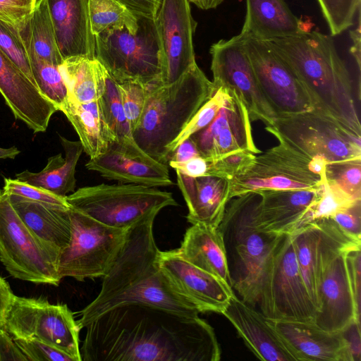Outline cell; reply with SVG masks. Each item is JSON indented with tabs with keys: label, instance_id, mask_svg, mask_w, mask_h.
Returning a JSON list of instances; mask_svg holds the SVG:
<instances>
[{
	"label": "cell",
	"instance_id": "74e56055",
	"mask_svg": "<svg viewBox=\"0 0 361 361\" xmlns=\"http://www.w3.org/2000/svg\"><path fill=\"white\" fill-rule=\"evenodd\" d=\"M227 94L228 90L225 88L216 89L212 97L199 109L178 137L168 147V159L169 154L181 142L212 123L223 105Z\"/></svg>",
	"mask_w": 361,
	"mask_h": 361
},
{
	"label": "cell",
	"instance_id": "d590c367",
	"mask_svg": "<svg viewBox=\"0 0 361 361\" xmlns=\"http://www.w3.org/2000/svg\"><path fill=\"white\" fill-rule=\"evenodd\" d=\"M91 29L94 36L109 30L126 28L136 32L137 18L116 0H88Z\"/></svg>",
	"mask_w": 361,
	"mask_h": 361
},
{
	"label": "cell",
	"instance_id": "836d02e7",
	"mask_svg": "<svg viewBox=\"0 0 361 361\" xmlns=\"http://www.w3.org/2000/svg\"><path fill=\"white\" fill-rule=\"evenodd\" d=\"M18 29L27 51L56 66L63 62L46 0L37 1L33 11Z\"/></svg>",
	"mask_w": 361,
	"mask_h": 361
},
{
	"label": "cell",
	"instance_id": "30bf717a",
	"mask_svg": "<svg viewBox=\"0 0 361 361\" xmlns=\"http://www.w3.org/2000/svg\"><path fill=\"white\" fill-rule=\"evenodd\" d=\"M258 305L272 321L314 322L317 309L302 276L291 235H284L264 276Z\"/></svg>",
	"mask_w": 361,
	"mask_h": 361
},
{
	"label": "cell",
	"instance_id": "5b68a950",
	"mask_svg": "<svg viewBox=\"0 0 361 361\" xmlns=\"http://www.w3.org/2000/svg\"><path fill=\"white\" fill-rule=\"evenodd\" d=\"M261 195L248 192L231 199L218 226L226 251L233 290L256 307L261 286L275 249L284 235L263 232L257 226Z\"/></svg>",
	"mask_w": 361,
	"mask_h": 361
},
{
	"label": "cell",
	"instance_id": "680465c9",
	"mask_svg": "<svg viewBox=\"0 0 361 361\" xmlns=\"http://www.w3.org/2000/svg\"><path fill=\"white\" fill-rule=\"evenodd\" d=\"M20 152V150L15 146L9 148L0 147V159H14Z\"/></svg>",
	"mask_w": 361,
	"mask_h": 361
},
{
	"label": "cell",
	"instance_id": "e0dca14e",
	"mask_svg": "<svg viewBox=\"0 0 361 361\" xmlns=\"http://www.w3.org/2000/svg\"><path fill=\"white\" fill-rule=\"evenodd\" d=\"M227 90L225 101L212 123L190 137L200 156L209 161L238 151L261 152L254 142L245 106L233 91Z\"/></svg>",
	"mask_w": 361,
	"mask_h": 361
},
{
	"label": "cell",
	"instance_id": "d6986e66",
	"mask_svg": "<svg viewBox=\"0 0 361 361\" xmlns=\"http://www.w3.org/2000/svg\"><path fill=\"white\" fill-rule=\"evenodd\" d=\"M348 249L334 250L326 256L319 279L314 323L329 332H340L353 321L360 324L348 276L345 252Z\"/></svg>",
	"mask_w": 361,
	"mask_h": 361
},
{
	"label": "cell",
	"instance_id": "8992f818",
	"mask_svg": "<svg viewBox=\"0 0 361 361\" xmlns=\"http://www.w3.org/2000/svg\"><path fill=\"white\" fill-rule=\"evenodd\" d=\"M70 207L107 226L128 230L164 207L177 206L172 193L140 184H99L66 196Z\"/></svg>",
	"mask_w": 361,
	"mask_h": 361
},
{
	"label": "cell",
	"instance_id": "ba28073f",
	"mask_svg": "<svg viewBox=\"0 0 361 361\" xmlns=\"http://www.w3.org/2000/svg\"><path fill=\"white\" fill-rule=\"evenodd\" d=\"M266 130L279 141L328 164L361 159V135L315 110L276 116Z\"/></svg>",
	"mask_w": 361,
	"mask_h": 361
},
{
	"label": "cell",
	"instance_id": "4fadbf2b",
	"mask_svg": "<svg viewBox=\"0 0 361 361\" xmlns=\"http://www.w3.org/2000/svg\"><path fill=\"white\" fill-rule=\"evenodd\" d=\"M259 155L230 180L231 197L262 190L318 189L324 177L309 167L310 158L282 141Z\"/></svg>",
	"mask_w": 361,
	"mask_h": 361
},
{
	"label": "cell",
	"instance_id": "6da1fadb",
	"mask_svg": "<svg viewBox=\"0 0 361 361\" xmlns=\"http://www.w3.org/2000/svg\"><path fill=\"white\" fill-rule=\"evenodd\" d=\"M82 361H219L214 329L203 319L145 304L112 308L85 327Z\"/></svg>",
	"mask_w": 361,
	"mask_h": 361
},
{
	"label": "cell",
	"instance_id": "60d3db41",
	"mask_svg": "<svg viewBox=\"0 0 361 361\" xmlns=\"http://www.w3.org/2000/svg\"><path fill=\"white\" fill-rule=\"evenodd\" d=\"M326 179L356 200H361V159L327 164Z\"/></svg>",
	"mask_w": 361,
	"mask_h": 361
},
{
	"label": "cell",
	"instance_id": "d4e9b609",
	"mask_svg": "<svg viewBox=\"0 0 361 361\" xmlns=\"http://www.w3.org/2000/svg\"><path fill=\"white\" fill-rule=\"evenodd\" d=\"M270 321L298 361H351L341 331H324L314 322Z\"/></svg>",
	"mask_w": 361,
	"mask_h": 361
},
{
	"label": "cell",
	"instance_id": "484cf974",
	"mask_svg": "<svg viewBox=\"0 0 361 361\" xmlns=\"http://www.w3.org/2000/svg\"><path fill=\"white\" fill-rule=\"evenodd\" d=\"M176 172L177 185L188 209V221L218 228L231 199L230 180L215 176L191 177Z\"/></svg>",
	"mask_w": 361,
	"mask_h": 361
},
{
	"label": "cell",
	"instance_id": "f1b7e54d",
	"mask_svg": "<svg viewBox=\"0 0 361 361\" xmlns=\"http://www.w3.org/2000/svg\"><path fill=\"white\" fill-rule=\"evenodd\" d=\"M309 30L284 0H246L245 19L240 36L262 40L283 38Z\"/></svg>",
	"mask_w": 361,
	"mask_h": 361
},
{
	"label": "cell",
	"instance_id": "ac0fdd59",
	"mask_svg": "<svg viewBox=\"0 0 361 361\" xmlns=\"http://www.w3.org/2000/svg\"><path fill=\"white\" fill-rule=\"evenodd\" d=\"M159 264L174 290L200 312L222 314L235 294L218 278L183 259L177 249L161 251Z\"/></svg>",
	"mask_w": 361,
	"mask_h": 361
},
{
	"label": "cell",
	"instance_id": "7bdbcfd3",
	"mask_svg": "<svg viewBox=\"0 0 361 361\" xmlns=\"http://www.w3.org/2000/svg\"><path fill=\"white\" fill-rule=\"evenodd\" d=\"M116 84L124 113L133 132L140 120L148 86L133 81Z\"/></svg>",
	"mask_w": 361,
	"mask_h": 361
},
{
	"label": "cell",
	"instance_id": "f907efd6",
	"mask_svg": "<svg viewBox=\"0 0 361 361\" xmlns=\"http://www.w3.org/2000/svg\"><path fill=\"white\" fill-rule=\"evenodd\" d=\"M341 332L345 339L351 361H360V324L353 321Z\"/></svg>",
	"mask_w": 361,
	"mask_h": 361
},
{
	"label": "cell",
	"instance_id": "ab89813d",
	"mask_svg": "<svg viewBox=\"0 0 361 361\" xmlns=\"http://www.w3.org/2000/svg\"><path fill=\"white\" fill-rule=\"evenodd\" d=\"M0 49L20 69L32 82L36 85L32 74L27 49L19 29L1 20Z\"/></svg>",
	"mask_w": 361,
	"mask_h": 361
},
{
	"label": "cell",
	"instance_id": "9f6ffc18",
	"mask_svg": "<svg viewBox=\"0 0 361 361\" xmlns=\"http://www.w3.org/2000/svg\"><path fill=\"white\" fill-rule=\"evenodd\" d=\"M13 296L9 284L0 276V329H4L5 317Z\"/></svg>",
	"mask_w": 361,
	"mask_h": 361
},
{
	"label": "cell",
	"instance_id": "277c9868",
	"mask_svg": "<svg viewBox=\"0 0 361 361\" xmlns=\"http://www.w3.org/2000/svg\"><path fill=\"white\" fill-rule=\"evenodd\" d=\"M215 91L196 63L173 83L148 86L140 120L133 131L137 145L167 166L168 147Z\"/></svg>",
	"mask_w": 361,
	"mask_h": 361
},
{
	"label": "cell",
	"instance_id": "4dcf8cb0",
	"mask_svg": "<svg viewBox=\"0 0 361 361\" xmlns=\"http://www.w3.org/2000/svg\"><path fill=\"white\" fill-rule=\"evenodd\" d=\"M96 70L99 90L98 101L116 141L111 149L117 150L135 159L155 161L143 152L135 142L132 129L120 99L116 82L97 60Z\"/></svg>",
	"mask_w": 361,
	"mask_h": 361
},
{
	"label": "cell",
	"instance_id": "f546056e",
	"mask_svg": "<svg viewBox=\"0 0 361 361\" xmlns=\"http://www.w3.org/2000/svg\"><path fill=\"white\" fill-rule=\"evenodd\" d=\"M11 202L27 227L59 253L71 238L69 209H59L10 195Z\"/></svg>",
	"mask_w": 361,
	"mask_h": 361
},
{
	"label": "cell",
	"instance_id": "7c38bea8",
	"mask_svg": "<svg viewBox=\"0 0 361 361\" xmlns=\"http://www.w3.org/2000/svg\"><path fill=\"white\" fill-rule=\"evenodd\" d=\"M4 329L13 339H36L82 361L81 329L66 304L15 295L6 313Z\"/></svg>",
	"mask_w": 361,
	"mask_h": 361
},
{
	"label": "cell",
	"instance_id": "816d5d0a",
	"mask_svg": "<svg viewBox=\"0 0 361 361\" xmlns=\"http://www.w3.org/2000/svg\"><path fill=\"white\" fill-rule=\"evenodd\" d=\"M136 16L154 19L161 0H116Z\"/></svg>",
	"mask_w": 361,
	"mask_h": 361
},
{
	"label": "cell",
	"instance_id": "cb8c5ba5",
	"mask_svg": "<svg viewBox=\"0 0 361 361\" xmlns=\"http://www.w3.org/2000/svg\"><path fill=\"white\" fill-rule=\"evenodd\" d=\"M58 49L63 59H95L88 0H46Z\"/></svg>",
	"mask_w": 361,
	"mask_h": 361
},
{
	"label": "cell",
	"instance_id": "f5cc1de1",
	"mask_svg": "<svg viewBox=\"0 0 361 361\" xmlns=\"http://www.w3.org/2000/svg\"><path fill=\"white\" fill-rule=\"evenodd\" d=\"M168 164L186 176L198 177L207 176L209 161L199 156L185 161L169 162Z\"/></svg>",
	"mask_w": 361,
	"mask_h": 361
},
{
	"label": "cell",
	"instance_id": "9a60e30c",
	"mask_svg": "<svg viewBox=\"0 0 361 361\" xmlns=\"http://www.w3.org/2000/svg\"><path fill=\"white\" fill-rule=\"evenodd\" d=\"M209 53L215 90L233 91L245 106L250 121L271 125L275 114L259 88L242 40L237 35L221 39L211 46Z\"/></svg>",
	"mask_w": 361,
	"mask_h": 361
},
{
	"label": "cell",
	"instance_id": "b9f144b4",
	"mask_svg": "<svg viewBox=\"0 0 361 361\" xmlns=\"http://www.w3.org/2000/svg\"><path fill=\"white\" fill-rule=\"evenodd\" d=\"M360 201L361 200L349 195L324 176L322 195L314 209L313 220L331 217L338 211Z\"/></svg>",
	"mask_w": 361,
	"mask_h": 361
},
{
	"label": "cell",
	"instance_id": "94428289",
	"mask_svg": "<svg viewBox=\"0 0 361 361\" xmlns=\"http://www.w3.org/2000/svg\"><path fill=\"white\" fill-rule=\"evenodd\" d=\"M189 1L195 4L198 7L200 0H189Z\"/></svg>",
	"mask_w": 361,
	"mask_h": 361
},
{
	"label": "cell",
	"instance_id": "91938a15",
	"mask_svg": "<svg viewBox=\"0 0 361 361\" xmlns=\"http://www.w3.org/2000/svg\"><path fill=\"white\" fill-rule=\"evenodd\" d=\"M224 0H200L198 8L203 10L215 8L219 6Z\"/></svg>",
	"mask_w": 361,
	"mask_h": 361
},
{
	"label": "cell",
	"instance_id": "83f0119b",
	"mask_svg": "<svg viewBox=\"0 0 361 361\" xmlns=\"http://www.w3.org/2000/svg\"><path fill=\"white\" fill-rule=\"evenodd\" d=\"M177 251L186 261L214 275L233 289L225 245L219 228L192 224Z\"/></svg>",
	"mask_w": 361,
	"mask_h": 361
},
{
	"label": "cell",
	"instance_id": "7402d4cb",
	"mask_svg": "<svg viewBox=\"0 0 361 361\" xmlns=\"http://www.w3.org/2000/svg\"><path fill=\"white\" fill-rule=\"evenodd\" d=\"M291 236L302 276L317 309L319 281L325 255L333 245L353 238L331 217L314 219Z\"/></svg>",
	"mask_w": 361,
	"mask_h": 361
},
{
	"label": "cell",
	"instance_id": "6f0895ef",
	"mask_svg": "<svg viewBox=\"0 0 361 361\" xmlns=\"http://www.w3.org/2000/svg\"><path fill=\"white\" fill-rule=\"evenodd\" d=\"M357 27L350 32V36L353 42L350 51L355 60L358 71L360 73V11L357 13Z\"/></svg>",
	"mask_w": 361,
	"mask_h": 361
},
{
	"label": "cell",
	"instance_id": "ffe728a7",
	"mask_svg": "<svg viewBox=\"0 0 361 361\" xmlns=\"http://www.w3.org/2000/svg\"><path fill=\"white\" fill-rule=\"evenodd\" d=\"M324 182V181H323ZM318 189L262 190L257 215L259 230L276 235H292L313 220L322 195Z\"/></svg>",
	"mask_w": 361,
	"mask_h": 361
},
{
	"label": "cell",
	"instance_id": "11a10c76",
	"mask_svg": "<svg viewBox=\"0 0 361 361\" xmlns=\"http://www.w3.org/2000/svg\"><path fill=\"white\" fill-rule=\"evenodd\" d=\"M199 156L200 154L195 144L189 137L181 142L169 154L168 164L169 162H183Z\"/></svg>",
	"mask_w": 361,
	"mask_h": 361
},
{
	"label": "cell",
	"instance_id": "8fae6325",
	"mask_svg": "<svg viewBox=\"0 0 361 361\" xmlns=\"http://www.w3.org/2000/svg\"><path fill=\"white\" fill-rule=\"evenodd\" d=\"M69 214L71 238L59 257V277L79 281L102 278L122 247L128 230L107 226L71 207Z\"/></svg>",
	"mask_w": 361,
	"mask_h": 361
},
{
	"label": "cell",
	"instance_id": "ee69618b",
	"mask_svg": "<svg viewBox=\"0 0 361 361\" xmlns=\"http://www.w3.org/2000/svg\"><path fill=\"white\" fill-rule=\"evenodd\" d=\"M4 190L10 195L18 196L27 200L38 202L49 207L67 209L70 208L66 197L56 195L51 192L16 179L4 178Z\"/></svg>",
	"mask_w": 361,
	"mask_h": 361
},
{
	"label": "cell",
	"instance_id": "db71d44e",
	"mask_svg": "<svg viewBox=\"0 0 361 361\" xmlns=\"http://www.w3.org/2000/svg\"><path fill=\"white\" fill-rule=\"evenodd\" d=\"M0 361H28L5 330L0 329Z\"/></svg>",
	"mask_w": 361,
	"mask_h": 361
},
{
	"label": "cell",
	"instance_id": "c3c4849f",
	"mask_svg": "<svg viewBox=\"0 0 361 361\" xmlns=\"http://www.w3.org/2000/svg\"><path fill=\"white\" fill-rule=\"evenodd\" d=\"M37 0H0V20L19 28L33 11Z\"/></svg>",
	"mask_w": 361,
	"mask_h": 361
},
{
	"label": "cell",
	"instance_id": "e575fe53",
	"mask_svg": "<svg viewBox=\"0 0 361 361\" xmlns=\"http://www.w3.org/2000/svg\"><path fill=\"white\" fill-rule=\"evenodd\" d=\"M72 102L86 103L98 99L96 60L85 57L67 59L59 66Z\"/></svg>",
	"mask_w": 361,
	"mask_h": 361
},
{
	"label": "cell",
	"instance_id": "44dd1931",
	"mask_svg": "<svg viewBox=\"0 0 361 361\" xmlns=\"http://www.w3.org/2000/svg\"><path fill=\"white\" fill-rule=\"evenodd\" d=\"M0 94L15 118L34 133L46 131L57 107L0 49Z\"/></svg>",
	"mask_w": 361,
	"mask_h": 361
},
{
	"label": "cell",
	"instance_id": "5bb4252c",
	"mask_svg": "<svg viewBox=\"0 0 361 361\" xmlns=\"http://www.w3.org/2000/svg\"><path fill=\"white\" fill-rule=\"evenodd\" d=\"M237 36L243 42L259 88L276 116L315 109L295 73L266 41L248 35Z\"/></svg>",
	"mask_w": 361,
	"mask_h": 361
},
{
	"label": "cell",
	"instance_id": "f35d334b",
	"mask_svg": "<svg viewBox=\"0 0 361 361\" xmlns=\"http://www.w3.org/2000/svg\"><path fill=\"white\" fill-rule=\"evenodd\" d=\"M331 36L343 32L354 24L361 0H317Z\"/></svg>",
	"mask_w": 361,
	"mask_h": 361
},
{
	"label": "cell",
	"instance_id": "603a6c76",
	"mask_svg": "<svg viewBox=\"0 0 361 361\" xmlns=\"http://www.w3.org/2000/svg\"><path fill=\"white\" fill-rule=\"evenodd\" d=\"M233 324L246 346L259 360L298 361L293 350L271 322L255 307L233 294L222 313Z\"/></svg>",
	"mask_w": 361,
	"mask_h": 361
},
{
	"label": "cell",
	"instance_id": "2e32d148",
	"mask_svg": "<svg viewBox=\"0 0 361 361\" xmlns=\"http://www.w3.org/2000/svg\"><path fill=\"white\" fill-rule=\"evenodd\" d=\"M154 22L161 58L159 84L168 85L196 63L192 39L197 23L189 0H161Z\"/></svg>",
	"mask_w": 361,
	"mask_h": 361
},
{
	"label": "cell",
	"instance_id": "52a82bcc",
	"mask_svg": "<svg viewBox=\"0 0 361 361\" xmlns=\"http://www.w3.org/2000/svg\"><path fill=\"white\" fill-rule=\"evenodd\" d=\"M137 18L135 33L123 28L94 36L95 59L118 83L159 84L161 58L154 19Z\"/></svg>",
	"mask_w": 361,
	"mask_h": 361
},
{
	"label": "cell",
	"instance_id": "9c48e42d",
	"mask_svg": "<svg viewBox=\"0 0 361 361\" xmlns=\"http://www.w3.org/2000/svg\"><path fill=\"white\" fill-rule=\"evenodd\" d=\"M59 252L42 241L24 224L9 195L0 189V261L13 278L59 286Z\"/></svg>",
	"mask_w": 361,
	"mask_h": 361
},
{
	"label": "cell",
	"instance_id": "d6a6232c",
	"mask_svg": "<svg viewBox=\"0 0 361 361\" xmlns=\"http://www.w3.org/2000/svg\"><path fill=\"white\" fill-rule=\"evenodd\" d=\"M59 137L65 157L61 154L51 156L39 172L25 170L16 173L15 179L42 188L61 197H66L74 192L75 169L83 147L80 140H69L61 135Z\"/></svg>",
	"mask_w": 361,
	"mask_h": 361
},
{
	"label": "cell",
	"instance_id": "f6af8a7d",
	"mask_svg": "<svg viewBox=\"0 0 361 361\" xmlns=\"http://www.w3.org/2000/svg\"><path fill=\"white\" fill-rule=\"evenodd\" d=\"M256 154L248 151H238L217 160L209 161L207 176H215L228 180L243 172Z\"/></svg>",
	"mask_w": 361,
	"mask_h": 361
},
{
	"label": "cell",
	"instance_id": "7dc6e473",
	"mask_svg": "<svg viewBox=\"0 0 361 361\" xmlns=\"http://www.w3.org/2000/svg\"><path fill=\"white\" fill-rule=\"evenodd\" d=\"M345 259L348 280L353 298L357 320L360 322L361 253L360 245L347 250Z\"/></svg>",
	"mask_w": 361,
	"mask_h": 361
},
{
	"label": "cell",
	"instance_id": "bcb514c9",
	"mask_svg": "<svg viewBox=\"0 0 361 361\" xmlns=\"http://www.w3.org/2000/svg\"><path fill=\"white\" fill-rule=\"evenodd\" d=\"M28 361H75L63 351L36 339H13Z\"/></svg>",
	"mask_w": 361,
	"mask_h": 361
},
{
	"label": "cell",
	"instance_id": "1f68e13d",
	"mask_svg": "<svg viewBox=\"0 0 361 361\" xmlns=\"http://www.w3.org/2000/svg\"><path fill=\"white\" fill-rule=\"evenodd\" d=\"M70 121L83 151L90 159L94 158L115 145V137L109 128L98 99L77 103L67 99L59 108Z\"/></svg>",
	"mask_w": 361,
	"mask_h": 361
},
{
	"label": "cell",
	"instance_id": "681fc988",
	"mask_svg": "<svg viewBox=\"0 0 361 361\" xmlns=\"http://www.w3.org/2000/svg\"><path fill=\"white\" fill-rule=\"evenodd\" d=\"M331 218L348 235L361 240V201L338 211Z\"/></svg>",
	"mask_w": 361,
	"mask_h": 361
},
{
	"label": "cell",
	"instance_id": "7a4b0ae2",
	"mask_svg": "<svg viewBox=\"0 0 361 361\" xmlns=\"http://www.w3.org/2000/svg\"><path fill=\"white\" fill-rule=\"evenodd\" d=\"M151 216L127 231L125 242L102 276L97 297L80 312V329L105 312L127 304L140 303L187 317H198V310L172 287L159 264Z\"/></svg>",
	"mask_w": 361,
	"mask_h": 361
},
{
	"label": "cell",
	"instance_id": "3957f363",
	"mask_svg": "<svg viewBox=\"0 0 361 361\" xmlns=\"http://www.w3.org/2000/svg\"><path fill=\"white\" fill-rule=\"evenodd\" d=\"M264 41L295 73L315 110L360 135V87L338 55L332 36L307 30Z\"/></svg>",
	"mask_w": 361,
	"mask_h": 361
},
{
	"label": "cell",
	"instance_id": "8d00e7d4",
	"mask_svg": "<svg viewBox=\"0 0 361 361\" xmlns=\"http://www.w3.org/2000/svg\"><path fill=\"white\" fill-rule=\"evenodd\" d=\"M35 82L42 94L58 109L68 99V92L59 66L48 63L27 51Z\"/></svg>",
	"mask_w": 361,
	"mask_h": 361
},
{
	"label": "cell",
	"instance_id": "4316f807",
	"mask_svg": "<svg viewBox=\"0 0 361 361\" xmlns=\"http://www.w3.org/2000/svg\"><path fill=\"white\" fill-rule=\"evenodd\" d=\"M87 169L99 173L102 177L121 183L140 184L150 187L173 185L166 165L156 161H146L109 149L104 153L90 159Z\"/></svg>",
	"mask_w": 361,
	"mask_h": 361
}]
</instances>
